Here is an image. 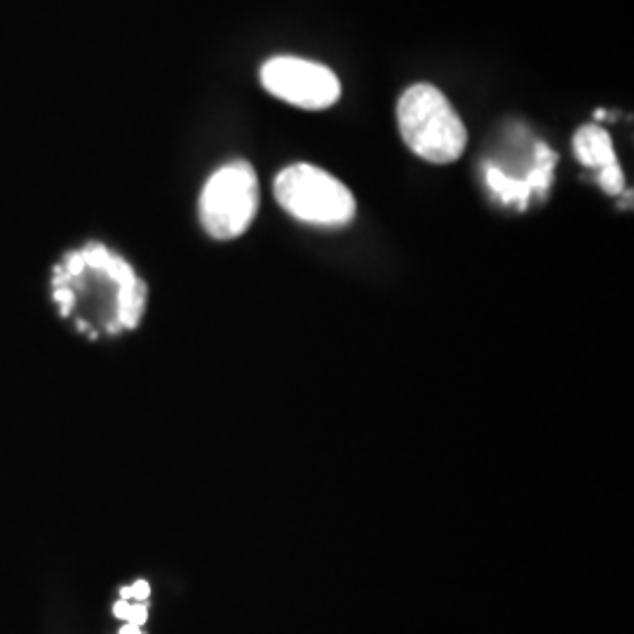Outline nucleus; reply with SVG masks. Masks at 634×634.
I'll list each match as a JSON object with an SVG mask.
<instances>
[{
	"mask_svg": "<svg viewBox=\"0 0 634 634\" xmlns=\"http://www.w3.org/2000/svg\"><path fill=\"white\" fill-rule=\"evenodd\" d=\"M50 289L62 317H69L78 332L94 341L134 332L148 306L144 278L104 242H87L66 252L52 268Z\"/></svg>",
	"mask_w": 634,
	"mask_h": 634,
	"instance_id": "obj_1",
	"label": "nucleus"
},
{
	"mask_svg": "<svg viewBox=\"0 0 634 634\" xmlns=\"http://www.w3.org/2000/svg\"><path fill=\"white\" fill-rule=\"evenodd\" d=\"M397 127L409 151L430 165H451L465 153L468 130L447 94L416 83L397 101Z\"/></svg>",
	"mask_w": 634,
	"mask_h": 634,
	"instance_id": "obj_2",
	"label": "nucleus"
},
{
	"mask_svg": "<svg viewBox=\"0 0 634 634\" xmlns=\"http://www.w3.org/2000/svg\"><path fill=\"white\" fill-rule=\"evenodd\" d=\"M273 193L278 205L301 224L336 228L348 226L357 214L350 188L322 167L296 163L275 177Z\"/></svg>",
	"mask_w": 634,
	"mask_h": 634,
	"instance_id": "obj_3",
	"label": "nucleus"
},
{
	"mask_svg": "<svg viewBox=\"0 0 634 634\" xmlns=\"http://www.w3.org/2000/svg\"><path fill=\"white\" fill-rule=\"evenodd\" d=\"M261 188L254 167L245 160L221 165L202 186L198 200L200 226L209 238L228 242L240 238L254 224Z\"/></svg>",
	"mask_w": 634,
	"mask_h": 634,
	"instance_id": "obj_4",
	"label": "nucleus"
},
{
	"mask_svg": "<svg viewBox=\"0 0 634 634\" xmlns=\"http://www.w3.org/2000/svg\"><path fill=\"white\" fill-rule=\"evenodd\" d=\"M261 85L296 109L322 111L341 99V83L327 66L299 57H273L261 66Z\"/></svg>",
	"mask_w": 634,
	"mask_h": 634,
	"instance_id": "obj_5",
	"label": "nucleus"
},
{
	"mask_svg": "<svg viewBox=\"0 0 634 634\" xmlns=\"http://www.w3.org/2000/svg\"><path fill=\"white\" fill-rule=\"evenodd\" d=\"M573 153L580 165L597 172V181L604 193L620 195L625 191V174L620 170L611 134L604 127L585 125L573 137Z\"/></svg>",
	"mask_w": 634,
	"mask_h": 634,
	"instance_id": "obj_6",
	"label": "nucleus"
},
{
	"mask_svg": "<svg viewBox=\"0 0 634 634\" xmlns=\"http://www.w3.org/2000/svg\"><path fill=\"white\" fill-rule=\"evenodd\" d=\"M113 613H116L118 618L127 620V623L141 627V625L146 623V618H148V606L144 602L130 604L127 599H120V602L113 606Z\"/></svg>",
	"mask_w": 634,
	"mask_h": 634,
	"instance_id": "obj_7",
	"label": "nucleus"
},
{
	"mask_svg": "<svg viewBox=\"0 0 634 634\" xmlns=\"http://www.w3.org/2000/svg\"><path fill=\"white\" fill-rule=\"evenodd\" d=\"M120 595H123V599H127V602H130V599H137V602H144V599H146L148 595H151V588H148L146 580H139V583L130 585V588L120 590Z\"/></svg>",
	"mask_w": 634,
	"mask_h": 634,
	"instance_id": "obj_8",
	"label": "nucleus"
},
{
	"mask_svg": "<svg viewBox=\"0 0 634 634\" xmlns=\"http://www.w3.org/2000/svg\"><path fill=\"white\" fill-rule=\"evenodd\" d=\"M120 634H144V632H141V627L127 623V625L123 627V630H120Z\"/></svg>",
	"mask_w": 634,
	"mask_h": 634,
	"instance_id": "obj_9",
	"label": "nucleus"
}]
</instances>
